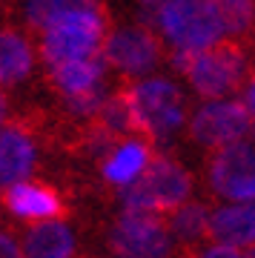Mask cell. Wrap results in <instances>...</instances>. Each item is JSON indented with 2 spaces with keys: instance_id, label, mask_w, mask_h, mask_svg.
I'll list each match as a JSON object with an SVG mask.
<instances>
[{
  "instance_id": "obj_14",
  "label": "cell",
  "mask_w": 255,
  "mask_h": 258,
  "mask_svg": "<svg viewBox=\"0 0 255 258\" xmlns=\"http://www.w3.org/2000/svg\"><path fill=\"white\" fill-rule=\"evenodd\" d=\"M20 244H23L26 258H75L78 252V238L72 227L60 218L35 221L23 232Z\"/></svg>"
},
{
  "instance_id": "obj_22",
  "label": "cell",
  "mask_w": 255,
  "mask_h": 258,
  "mask_svg": "<svg viewBox=\"0 0 255 258\" xmlns=\"http://www.w3.org/2000/svg\"><path fill=\"white\" fill-rule=\"evenodd\" d=\"M244 103H246V109L252 112V118H255V75H252V78H249V83H246Z\"/></svg>"
},
{
  "instance_id": "obj_15",
  "label": "cell",
  "mask_w": 255,
  "mask_h": 258,
  "mask_svg": "<svg viewBox=\"0 0 255 258\" xmlns=\"http://www.w3.org/2000/svg\"><path fill=\"white\" fill-rule=\"evenodd\" d=\"M103 69H106V57L100 52V55L83 57V60H69V63L52 66L49 75H52L55 89L63 98H75V95L92 92V89L103 86Z\"/></svg>"
},
{
  "instance_id": "obj_12",
  "label": "cell",
  "mask_w": 255,
  "mask_h": 258,
  "mask_svg": "<svg viewBox=\"0 0 255 258\" xmlns=\"http://www.w3.org/2000/svg\"><path fill=\"white\" fill-rule=\"evenodd\" d=\"M212 241L232 244V247H255V198L249 201H227L212 210Z\"/></svg>"
},
{
  "instance_id": "obj_19",
  "label": "cell",
  "mask_w": 255,
  "mask_h": 258,
  "mask_svg": "<svg viewBox=\"0 0 255 258\" xmlns=\"http://www.w3.org/2000/svg\"><path fill=\"white\" fill-rule=\"evenodd\" d=\"M227 20L229 35H244L255 20V0H215Z\"/></svg>"
},
{
  "instance_id": "obj_16",
  "label": "cell",
  "mask_w": 255,
  "mask_h": 258,
  "mask_svg": "<svg viewBox=\"0 0 255 258\" xmlns=\"http://www.w3.org/2000/svg\"><path fill=\"white\" fill-rule=\"evenodd\" d=\"M32 46L18 29H0V86H12L32 72Z\"/></svg>"
},
{
  "instance_id": "obj_17",
  "label": "cell",
  "mask_w": 255,
  "mask_h": 258,
  "mask_svg": "<svg viewBox=\"0 0 255 258\" xmlns=\"http://www.w3.org/2000/svg\"><path fill=\"white\" fill-rule=\"evenodd\" d=\"M212 210L201 201H186L169 212V230L178 244H198L210 235Z\"/></svg>"
},
{
  "instance_id": "obj_20",
  "label": "cell",
  "mask_w": 255,
  "mask_h": 258,
  "mask_svg": "<svg viewBox=\"0 0 255 258\" xmlns=\"http://www.w3.org/2000/svg\"><path fill=\"white\" fill-rule=\"evenodd\" d=\"M201 258H252V252H246L244 247H232V244L212 241L210 247H204Z\"/></svg>"
},
{
  "instance_id": "obj_8",
  "label": "cell",
  "mask_w": 255,
  "mask_h": 258,
  "mask_svg": "<svg viewBox=\"0 0 255 258\" xmlns=\"http://www.w3.org/2000/svg\"><path fill=\"white\" fill-rule=\"evenodd\" d=\"M207 181L221 201L255 198V147L246 138L218 147L207 166Z\"/></svg>"
},
{
  "instance_id": "obj_5",
  "label": "cell",
  "mask_w": 255,
  "mask_h": 258,
  "mask_svg": "<svg viewBox=\"0 0 255 258\" xmlns=\"http://www.w3.org/2000/svg\"><path fill=\"white\" fill-rule=\"evenodd\" d=\"M106 12L100 9H83L72 12L43 29V40H40V55L46 66H60L69 60H83V57L100 55L103 43H106Z\"/></svg>"
},
{
  "instance_id": "obj_24",
  "label": "cell",
  "mask_w": 255,
  "mask_h": 258,
  "mask_svg": "<svg viewBox=\"0 0 255 258\" xmlns=\"http://www.w3.org/2000/svg\"><path fill=\"white\" fill-rule=\"evenodd\" d=\"M144 6H158V3H164V0H141Z\"/></svg>"
},
{
  "instance_id": "obj_18",
  "label": "cell",
  "mask_w": 255,
  "mask_h": 258,
  "mask_svg": "<svg viewBox=\"0 0 255 258\" xmlns=\"http://www.w3.org/2000/svg\"><path fill=\"white\" fill-rule=\"evenodd\" d=\"M83 9H100V0H26V23L43 32L60 18Z\"/></svg>"
},
{
  "instance_id": "obj_21",
  "label": "cell",
  "mask_w": 255,
  "mask_h": 258,
  "mask_svg": "<svg viewBox=\"0 0 255 258\" xmlns=\"http://www.w3.org/2000/svg\"><path fill=\"white\" fill-rule=\"evenodd\" d=\"M0 258H26L23 244L15 241L9 232H3V230H0Z\"/></svg>"
},
{
  "instance_id": "obj_11",
  "label": "cell",
  "mask_w": 255,
  "mask_h": 258,
  "mask_svg": "<svg viewBox=\"0 0 255 258\" xmlns=\"http://www.w3.org/2000/svg\"><path fill=\"white\" fill-rule=\"evenodd\" d=\"M3 204L6 210L20 218V221H46V218H57L63 204L57 198L55 189H49L46 184H37V181H18L12 184L9 189H3Z\"/></svg>"
},
{
  "instance_id": "obj_1",
  "label": "cell",
  "mask_w": 255,
  "mask_h": 258,
  "mask_svg": "<svg viewBox=\"0 0 255 258\" xmlns=\"http://www.w3.org/2000/svg\"><path fill=\"white\" fill-rule=\"evenodd\" d=\"M169 63L178 75H183L189 86L204 101H218L235 92L246 75V57L235 40H218L207 49H172Z\"/></svg>"
},
{
  "instance_id": "obj_23",
  "label": "cell",
  "mask_w": 255,
  "mask_h": 258,
  "mask_svg": "<svg viewBox=\"0 0 255 258\" xmlns=\"http://www.w3.org/2000/svg\"><path fill=\"white\" fill-rule=\"evenodd\" d=\"M6 118H9V98H6L3 89H0V129L6 126Z\"/></svg>"
},
{
  "instance_id": "obj_26",
  "label": "cell",
  "mask_w": 255,
  "mask_h": 258,
  "mask_svg": "<svg viewBox=\"0 0 255 258\" xmlns=\"http://www.w3.org/2000/svg\"><path fill=\"white\" fill-rule=\"evenodd\" d=\"M189 258H201V255H189Z\"/></svg>"
},
{
  "instance_id": "obj_25",
  "label": "cell",
  "mask_w": 255,
  "mask_h": 258,
  "mask_svg": "<svg viewBox=\"0 0 255 258\" xmlns=\"http://www.w3.org/2000/svg\"><path fill=\"white\" fill-rule=\"evenodd\" d=\"M252 258H255V247H252Z\"/></svg>"
},
{
  "instance_id": "obj_2",
  "label": "cell",
  "mask_w": 255,
  "mask_h": 258,
  "mask_svg": "<svg viewBox=\"0 0 255 258\" xmlns=\"http://www.w3.org/2000/svg\"><path fill=\"white\" fill-rule=\"evenodd\" d=\"M155 26L172 49H207L229 35L215 0H164L152 12Z\"/></svg>"
},
{
  "instance_id": "obj_10",
  "label": "cell",
  "mask_w": 255,
  "mask_h": 258,
  "mask_svg": "<svg viewBox=\"0 0 255 258\" xmlns=\"http://www.w3.org/2000/svg\"><path fill=\"white\" fill-rule=\"evenodd\" d=\"M37 164V147L26 126L6 123L0 129V189L26 181Z\"/></svg>"
},
{
  "instance_id": "obj_6",
  "label": "cell",
  "mask_w": 255,
  "mask_h": 258,
  "mask_svg": "<svg viewBox=\"0 0 255 258\" xmlns=\"http://www.w3.org/2000/svg\"><path fill=\"white\" fill-rule=\"evenodd\" d=\"M175 244L169 221L158 212L123 210L109 230V249L115 258H172Z\"/></svg>"
},
{
  "instance_id": "obj_4",
  "label": "cell",
  "mask_w": 255,
  "mask_h": 258,
  "mask_svg": "<svg viewBox=\"0 0 255 258\" xmlns=\"http://www.w3.org/2000/svg\"><path fill=\"white\" fill-rule=\"evenodd\" d=\"M192 195V175L175 158L155 155L144 169V175L120 189V207L141 212H166L178 210Z\"/></svg>"
},
{
  "instance_id": "obj_13",
  "label": "cell",
  "mask_w": 255,
  "mask_h": 258,
  "mask_svg": "<svg viewBox=\"0 0 255 258\" xmlns=\"http://www.w3.org/2000/svg\"><path fill=\"white\" fill-rule=\"evenodd\" d=\"M152 149H149V141L146 138H120L112 152L103 158V181H109L112 186H129L132 181L144 175V169L152 161Z\"/></svg>"
},
{
  "instance_id": "obj_9",
  "label": "cell",
  "mask_w": 255,
  "mask_h": 258,
  "mask_svg": "<svg viewBox=\"0 0 255 258\" xmlns=\"http://www.w3.org/2000/svg\"><path fill=\"white\" fill-rule=\"evenodd\" d=\"M103 57L123 75H149L164 60V46L149 26H120L106 37Z\"/></svg>"
},
{
  "instance_id": "obj_3",
  "label": "cell",
  "mask_w": 255,
  "mask_h": 258,
  "mask_svg": "<svg viewBox=\"0 0 255 258\" xmlns=\"http://www.w3.org/2000/svg\"><path fill=\"white\" fill-rule=\"evenodd\" d=\"M132 101L138 135L155 144H169L186 123V101L183 92L166 78H144L126 86Z\"/></svg>"
},
{
  "instance_id": "obj_7",
  "label": "cell",
  "mask_w": 255,
  "mask_h": 258,
  "mask_svg": "<svg viewBox=\"0 0 255 258\" xmlns=\"http://www.w3.org/2000/svg\"><path fill=\"white\" fill-rule=\"evenodd\" d=\"M252 112L246 109V103L218 98V101L201 103L189 118V135L195 144L207 149H218L235 141H244L252 132Z\"/></svg>"
}]
</instances>
